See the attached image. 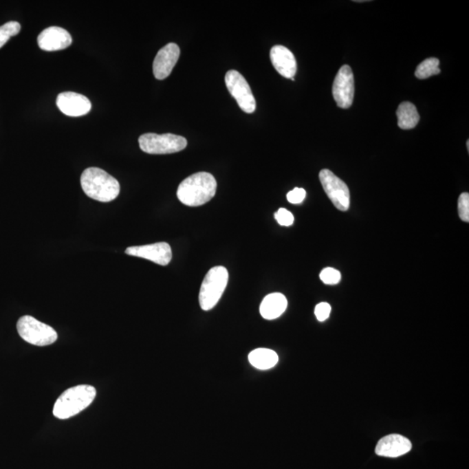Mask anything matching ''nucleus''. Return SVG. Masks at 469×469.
I'll list each match as a JSON object with an SVG mask.
<instances>
[{"label":"nucleus","instance_id":"f257e3e1","mask_svg":"<svg viewBox=\"0 0 469 469\" xmlns=\"http://www.w3.org/2000/svg\"><path fill=\"white\" fill-rule=\"evenodd\" d=\"M217 184L210 173H197L186 178L178 186L177 196L182 204L197 207L210 202L216 195Z\"/></svg>","mask_w":469,"mask_h":469},{"label":"nucleus","instance_id":"f03ea898","mask_svg":"<svg viewBox=\"0 0 469 469\" xmlns=\"http://www.w3.org/2000/svg\"><path fill=\"white\" fill-rule=\"evenodd\" d=\"M84 193L92 199L107 203L113 201L120 193V186L115 177L99 168L85 170L81 176Z\"/></svg>","mask_w":469,"mask_h":469},{"label":"nucleus","instance_id":"7ed1b4c3","mask_svg":"<svg viewBox=\"0 0 469 469\" xmlns=\"http://www.w3.org/2000/svg\"><path fill=\"white\" fill-rule=\"evenodd\" d=\"M97 395L96 389L91 385H78L68 389L59 396L55 402V417L65 420L84 411L91 404Z\"/></svg>","mask_w":469,"mask_h":469},{"label":"nucleus","instance_id":"20e7f679","mask_svg":"<svg viewBox=\"0 0 469 469\" xmlns=\"http://www.w3.org/2000/svg\"><path fill=\"white\" fill-rule=\"evenodd\" d=\"M229 273L223 266L211 268L203 281L199 292V303L203 310H210L219 302L226 290Z\"/></svg>","mask_w":469,"mask_h":469},{"label":"nucleus","instance_id":"39448f33","mask_svg":"<svg viewBox=\"0 0 469 469\" xmlns=\"http://www.w3.org/2000/svg\"><path fill=\"white\" fill-rule=\"evenodd\" d=\"M17 329L21 338L32 345H51L58 339V334L54 328L31 316L21 317L17 323Z\"/></svg>","mask_w":469,"mask_h":469},{"label":"nucleus","instance_id":"423d86ee","mask_svg":"<svg viewBox=\"0 0 469 469\" xmlns=\"http://www.w3.org/2000/svg\"><path fill=\"white\" fill-rule=\"evenodd\" d=\"M138 143L144 153L157 155L179 153L187 146L186 138L171 133H145Z\"/></svg>","mask_w":469,"mask_h":469},{"label":"nucleus","instance_id":"0eeeda50","mask_svg":"<svg viewBox=\"0 0 469 469\" xmlns=\"http://www.w3.org/2000/svg\"><path fill=\"white\" fill-rule=\"evenodd\" d=\"M226 84L228 91L236 99L241 110L249 114L256 111V99L242 74L235 70L228 72L226 75Z\"/></svg>","mask_w":469,"mask_h":469},{"label":"nucleus","instance_id":"6e6552de","mask_svg":"<svg viewBox=\"0 0 469 469\" xmlns=\"http://www.w3.org/2000/svg\"><path fill=\"white\" fill-rule=\"evenodd\" d=\"M323 190L334 206L341 211L349 210L350 194L348 186L329 170L323 169L319 173Z\"/></svg>","mask_w":469,"mask_h":469},{"label":"nucleus","instance_id":"1a4fd4ad","mask_svg":"<svg viewBox=\"0 0 469 469\" xmlns=\"http://www.w3.org/2000/svg\"><path fill=\"white\" fill-rule=\"evenodd\" d=\"M332 94L339 108L351 107L354 100L355 79L350 66L345 65L340 69L333 83Z\"/></svg>","mask_w":469,"mask_h":469},{"label":"nucleus","instance_id":"9d476101","mask_svg":"<svg viewBox=\"0 0 469 469\" xmlns=\"http://www.w3.org/2000/svg\"><path fill=\"white\" fill-rule=\"evenodd\" d=\"M125 253L129 256L151 261L162 266L168 265L173 259V251L170 244L164 242L129 247Z\"/></svg>","mask_w":469,"mask_h":469},{"label":"nucleus","instance_id":"9b49d317","mask_svg":"<svg viewBox=\"0 0 469 469\" xmlns=\"http://www.w3.org/2000/svg\"><path fill=\"white\" fill-rule=\"evenodd\" d=\"M180 56V48L170 43L157 52L153 62V74L158 80L169 77Z\"/></svg>","mask_w":469,"mask_h":469},{"label":"nucleus","instance_id":"f8f14e48","mask_svg":"<svg viewBox=\"0 0 469 469\" xmlns=\"http://www.w3.org/2000/svg\"><path fill=\"white\" fill-rule=\"evenodd\" d=\"M57 107L63 113L69 117H81L91 111V101L84 95L66 91L58 94Z\"/></svg>","mask_w":469,"mask_h":469},{"label":"nucleus","instance_id":"ddd939ff","mask_svg":"<svg viewBox=\"0 0 469 469\" xmlns=\"http://www.w3.org/2000/svg\"><path fill=\"white\" fill-rule=\"evenodd\" d=\"M72 43L70 33L58 26L45 29L38 37L39 48L46 52L61 51L69 47Z\"/></svg>","mask_w":469,"mask_h":469},{"label":"nucleus","instance_id":"4468645a","mask_svg":"<svg viewBox=\"0 0 469 469\" xmlns=\"http://www.w3.org/2000/svg\"><path fill=\"white\" fill-rule=\"evenodd\" d=\"M411 448L412 444L408 439L400 435H389L378 441L375 453L380 457L396 458L408 453Z\"/></svg>","mask_w":469,"mask_h":469},{"label":"nucleus","instance_id":"2eb2a0df","mask_svg":"<svg viewBox=\"0 0 469 469\" xmlns=\"http://www.w3.org/2000/svg\"><path fill=\"white\" fill-rule=\"evenodd\" d=\"M270 59L274 68L283 77L294 78L296 74L297 64L295 56L285 46L275 45L270 50Z\"/></svg>","mask_w":469,"mask_h":469},{"label":"nucleus","instance_id":"dca6fc26","mask_svg":"<svg viewBox=\"0 0 469 469\" xmlns=\"http://www.w3.org/2000/svg\"><path fill=\"white\" fill-rule=\"evenodd\" d=\"M287 306H288V301L283 294H270L261 303L260 314L264 319H276L285 312Z\"/></svg>","mask_w":469,"mask_h":469},{"label":"nucleus","instance_id":"f3484780","mask_svg":"<svg viewBox=\"0 0 469 469\" xmlns=\"http://www.w3.org/2000/svg\"><path fill=\"white\" fill-rule=\"evenodd\" d=\"M279 360L276 353L269 349H257L249 355L250 364L261 371L272 369L277 364Z\"/></svg>","mask_w":469,"mask_h":469},{"label":"nucleus","instance_id":"a211bd4d","mask_svg":"<svg viewBox=\"0 0 469 469\" xmlns=\"http://www.w3.org/2000/svg\"><path fill=\"white\" fill-rule=\"evenodd\" d=\"M398 118V127L402 130H411L418 124L420 120L417 109L411 102H404L399 105L396 111Z\"/></svg>","mask_w":469,"mask_h":469},{"label":"nucleus","instance_id":"6ab92c4d","mask_svg":"<svg viewBox=\"0 0 469 469\" xmlns=\"http://www.w3.org/2000/svg\"><path fill=\"white\" fill-rule=\"evenodd\" d=\"M439 65H440V61L438 58H429L425 59L416 68L415 77L419 79H426L432 77V76L440 74L441 70L439 68Z\"/></svg>","mask_w":469,"mask_h":469},{"label":"nucleus","instance_id":"aec40b11","mask_svg":"<svg viewBox=\"0 0 469 469\" xmlns=\"http://www.w3.org/2000/svg\"><path fill=\"white\" fill-rule=\"evenodd\" d=\"M21 29V24L16 21H10L0 26V48H2L13 36L18 35Z\"/></svg>","mask_w":469,"mask_h":469},{"label":"nucleus","instance_id":"412c9836","mask_svg":"<svg viewBox=\"0 0 469 469\" xmlns=\"http://www.w3.org/2000/svg\"><path fill=\"white\" fill-rule=\"evenodd\" d=\"M320 279L328 285H335L341 281L342 276L338 270L333 269V268H325L320 273Z\"/></svg>","mask_w":469,"mask_h":469},{"label":"nucleus","instance_id":"4be33fe9","mask_svg":"<svg viewBox=\"0 0 469 469\" xmlns=\"http://www.w3.org/2000/svg\"><path fill=\"white\" fill-rule=\"evenodd\" d=\"M459 216L463 222H469V194L464 193L458 199Z\"/></svg>","mask_w":469,"mask_h":469},{"label":"nucleus","instance_id":"5701e85b","mask_svg":"<svg viewBox=\"0 0 469 469\" xmlns=\"http://www.w3.org/2000/svg\"><path fill=\"white\" fill-rule=\"evenodd\" d=\"M275 219L277 223L282 226H292L294 223V216L290 211L284 209V208H281V209L277 211L275 214Z\"/></svg>","mask_w":469,"mask_h":469},{"label":"nucleus","instance_id":"b1692460","mask_svg":"<svg viewBox=\"0 0 469 469\" xmlns=\"http://www.w3.org/2000/svg\"><path fill=\"white\" fill-rule=\"evenodd\" d=\"M330 312H331V306L327 303H319L315 309V315L319 322H325L328 319Z\"/></svg>","mask_w":469,"mask_h":469},{"label":"nucleus","instance_id":"393cba45","mask_svg":"<svg viewBox=\"0 0 469 469\" xmlns=\"http://www.w3.org/2000/svg\"><path fill=\"white\" fill-rule=\"evenodd\" d=\"M305 197L306 191L303 188H295V189L287 194V199H288L290 204H293L302 203L305 200Z\"/></svg>","mask_w":469,"mask_h":469},{"label":"nucleus","instance_id":"a878e982","mask_svg":"<svg viewBox=\"0 0 469 469\" xmlns=\"http://www.w3.org/2000/svg\"><path fill=\"white\" fill-rule=\"evenodd\" d=\"M467 146H468V149H469V141L468 140L467 142Z\"/></svg>","mask_w":469,"mask_h":469}]
</instances>
